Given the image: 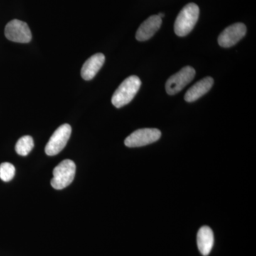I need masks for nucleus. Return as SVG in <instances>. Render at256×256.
I'll use <instances>...</instances> for the list:
<instances>
[{"label": "nucleus", "instance_id": "obj_1", "mask_svg": "<svg viewBox=\"0 0 256 256\" xmlns=\"http://www.w3.org/2000/svg\"><path fill=\"white\" fill-rule=\"evenodd\" d=\"M141 86V80L137 76H131L116 89L112 97V104L117 108L130 102Z\"/></svg>", "mask_w": 256, "mask_h": 256}, {"label": "nucleus", "instance_id": "obj_2", "mask_svg": "<svg viewBox=\"0 0 256 256\" xmlns=\"http://www.w3.org/2000/svg\"><path fill=\"white\" fill-rule=\"evenodd\" d=\"M200 8L194 3L186 4L180 12L174 23L175 34L185 36L192 31L198 21Z\"/></svg>", "mask_w": 256, "mask_h": 256}, {"label": "nucleus", "instance_id": "obj_3", "mask_svg": "<svg viewBox=\"0 0 256 256\" xmlns=\"http://www.w3.org/2000/svg\"><path fill=\"white\" fill-rule=\"evenodd\" d=\"M76 164L72 160H65L57 165L53 171L54 178L50 184L55 190H63L74 181L76 174Z\"/></svg>", "mask_w": 256, "mask_h": 256}, {"label": "nucleus", "instance_id": "obj_4", "mask_svg": "<svg viewBox=\"0 0 256 256\" xmlns=\"http://www.w3.org/2000/svg\"><path fill=\"white\" fill-rule=\"evenodd\" d=\"M70 134H72V127L70 124H64L57 128L45 148V152L47 156H56L63 150L68 142Z\"/></svg>", "mask_w": 256, "mask_h": 256}, {"label": "nucleus", "instance_id": "obj_5", "mask_svg": "<svg viewBox=\"0 0 256 256\" xmlns=\"http://www.w3.org/2000/svg\"><path fill=\"white\" fill-rule=\"evenodd\" d=\"M196 72L191 66L184 67L178 73L172 76L166 82V92L170 96L175 95L192 82Z\"/></svg>", "mask_w": 256, "mask_h": 256}, {"label": "nucleus", "instance_id": "obj_6", "mask_svg": "<svg viewBox=\"0 0 256 256\" xmlns=\"http://www.w3.org/2000/svg\"><path fill=\"white\" fill-rule=\"evenodd\" d=\"M161 134L159 130L156 128L138 130L126 138L124 144L128 148L148 146L158 141L161 138Z\"/></svg>", "mask_w": 256, "mask_h": 256}, {"label": "nucleus", "instance_id": "obj_7", "mask_svg": "<svg viewBox=\"0 0 256 256\" xmlns=\"http://www.w3.org/2000/svg\"><path fill=\"white\" fill-rule=\"evenodd\" d=\"M4 34L10 41L16 43H28L32 38L28 24L18 20H12L6 25Z\"/></svg>", "mask_w": 256, "mask_h": 256}, {"label": "nucleus", "instance_id": "obj_8", "mask_svg": "<svg viewBox=\"0 0 256 256\" xmlns=\"http://www.w3.org/2000/svg\"><path fill=\"white\" fill-rule=\"evenodd\" d=\"M246 26L242 23H236L226 28L220 34L218 43L224 48L233 46L242 40L246 34Z\"/></svg>", "mask_w": 256, "mask_h": 256}, {"label": "nucleus", "instance_id": "obj_9", "mask_svg": "<svg viewBox=\"0 0 256 256\" xmlns=\"http://www.w3.org/2000/svg\"><path fill=\"white\" fill-rule=\"evenodd\" d=\"M162 25V18L158 15H152L138 28L136 32V38L140 42L150 40L159 30Z\"/></svg>", "mask_w": 256, "mask_h": 256}, {"label": "nucleus", "instance_id": "obj_10", "mask_svg": "<svg viewBox=\"0 0 256 256\" xmlns=\"http://www.w3.org/2000/svg\"><path fill=\"white\" fill-rule=\"evenodd\" d=\"M105 56L101 53L92 55L84 63L82 68V78L86 80H90L96 76L105 63Z\"/></svg>", "mask_w": 256, "mask_h": 256}, {"label": "nucleus", "instance_id": "obj_11", "mask_svg": "<svg viewBox=\"0 0 256 256\" xmlns=\"http://www.w3.org/2000/svg\"><path fill=\"white\" fill-rule=\"evenodd\" d=\"M214 85V79L212 77H206L196 82L186 92L184 100L188 102H194L207 94Z\"/></svg>", "mask_w": 256, "mask_h": 256}, {"label": "nucleus", "instance_id": "obj_12", "mask_svg": "<svg viewBox=\"0 0 256 256\" xmlns=\"http://www.w3.org/2000/svg\"><path fill=\"white\" fill-rule=\"evenodd\" d=\"M214 242V237L212 229L208 226H203L197 234V245L202 255L207 256L212 252Z\"/></svg>", "mask_w": 256, "mask_h": 256}, {"label": "nucleus", "instance_id": "obj_13", "mask_svg": "<svg viewBox=\"0 0 256 256\" xmlns=\"http://www.w3.org/2000/svg\"><path fill=\"white\" fill-rule=\"evenodd\" d=\"M34 146L33 138L30 136H25L18 140L15 146V150L20 156H26L32 150Z\"/></svg>", "mask_w": 256, "mask_h": 256}, {"label": "nucleus", "instance_id": "obj_14", "mask_svg": "<svg viewBox=\"0 0 256 256\" xmlns=\"http://www.w3.org/2000/svg\"><path fill=\"white\" fill-rule=\"evenodd\" d=\"M15 174V168L11 163L4 162L0 164V178L2 181H11L14 178Z\"/></svg>", "mask_w": 256, "mask_h": 256}, {"label": "nucleus", "instance_id": "obj_15", "mask_svg": "<svg viewBox=\"0 0 256 256\" xmlns=\"http://www.w3.org/2000/svg\"><path fill=\"white\" fill-rule=\"evenodd\" d=\"M158 16H159L160 18H164V14H162V13H160V14H158Z\"/></svg>", "mask_w": 256, "mask_h": 256}]
</instances>
